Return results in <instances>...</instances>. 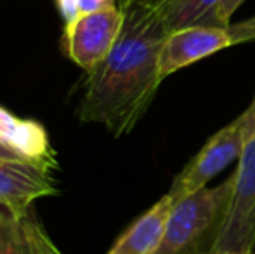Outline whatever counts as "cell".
<instances>
[{
  "label": "cell",
  "instance_id": "1",
  "mask_svg": "<svg viewBox=\"0 0 255 254\" xmlns=\"http://www.w3.org/2000/svg\"><path fill=\"white\" fill-rule=\"evenodd\" d=\"M124 10L120 38L108 58L89 73L78 106L82 122L101 124L115 138L128 134L153 103L163 82L158 56L168 33L156 0H135Z\"/></svg>",
  "mask_w": 255,
  "mask_h": 254
},
{
  "label": "cell",
  "instance_id": "2",
  "mask_svg": "<svg viewBox=\"0 0 255 254\" xmlns=\"http://www.w3.org/2000/svg\"><path fill=\"white\" fill-rule=\"evenodd\" d=\"M233 174L221 185L203 187L179 200L168 214L154 254H212L233 195Z\"/></svg>",
  "mask_w": 255,
  "mask_h": 254
},
{
  "label": "cell",
  "instance_id": "3",
  "mask_svg": "<svg viewBox=\"0 0 255 254\" xmlns=\"http://www.w3.org/2000/svg\"><path fill=\"white\" fill-rule=\"evenodd\" d=\"M255 126V98L250 106L231 124L217 131L174 180L168 195L179 200L189 193L207 187L208 181L226 169L235 159H240Z\"/></svg>",
  "mask_w": 255,
  "mask_h": 254
},
{
  "label": "cell",
  "instance_id": "4",
  "mask_svg": "<svg viewBox=\"0 0 255 254\" xmlns=\"http://www.w3.org/2000/svg\"><path fill=\"white\" fill-rule=\"evenodd\" d=\"M233 195L212 253L252 254L255 248V126L233 173Z\"/></svg>",
  "mask_w": 255,
  "mask_h": 254
},
{
  "label": "cell",
  "instance_id": "5",
  "mask_svg": "<svg viewBox=\"0 0 255 254\" xmlns=\"http://www.w3.org/2000/svg\"><path fill=\"white\" fill-rule=\"evenodd\" d=\"M125 24V10L118 5L82 14L64 26V47L75 64L91 73L113 51Z\"/></svg>",
  "mask_w": 255,
  "mask_h": 254
},
{
  "label": "cell",
  "instance_id": "6",
  "mask_svg": "<svg viewBox=\"0 0 255 254\" xmlns=\"http://www.w3.org/2000/svg\"><path fill=\"white\" fill-rule=\"evenodd\" d=\"M233 45L228 28L221 26H186L168 31L158 56L160 78H167L181 68L202 61L215 52Z\"/></svg>",
  "mask_w": 255,
  "mask_h": 254
},
{
  "label": "cell",
  "instance_id": "7",
  "mask_svg": "<svg viewBox=\"0 0 255 254\" xmlns=\"http://www.w3.org/2000/svg\"><path fill=\"white\" fill-rule=\"evenodd\" d=\"M51 169L28 160L0 159V206L23 216L35 200L54 195L56 188Z\"/></svg>",
  "mask_w": 255,
  "mask_h": 254
},
{
  "label": "cell",
  "instance_id": "8",
  "mask_svg": "<svg viewBox=\"0 0 255 254\" xmlns=\"http://www.w3.org/2000/svg\"><path fill=\"white\" fill-rule=\"evenodd\" d=\"M174 206L172 197L163 195L120 235L108 254H154L160 248L168 214Z\"/></svg>",
  "mask_w": 255,
  "mask_h": 254
},
{
  "label": "cell",
  "instance_id": "9",
  "mask_svg": "<svg viewBox=\"0 0 255 254\" xmlns=\"http://www.w3.org/2000/svg\"><path fill=\"white\" fill-rule=\"evenodd\" d=\"M0 141L14 148L30 162L54 167V152L42 124L28 119H17L14 113L0 106Z\"/></svg>",
  "mask_w": 255,
  "mask_h": 254
},
{
  "label": "cell",
  "instance_id": "10",
  "mask_svg": "<svg viewBox=\"0 0 255 254\" xmlns=\"http://www.w3.org/2000/svg\"><path fill=\"white\" fill-rule=\"evenodd\" d=\"M221 2L222 0H156V9L167 31L198 24L221 26L217 19Z\"/></svg>",
  "mask_w": 255,
  "mask_h": 254
},
{
  "label": "cell",
  "instance_id": "11",
  "mask_svg": "<svg viewBox=\"0 0 255 254\" xmlns=\"http://www.w3.org/2000/svg\"><path fill=\"white\" fill-rule=\"evenodd\" d=\"M21 218L0 206V254H26V241Z\"/></svg>",
  "mask_w": 255,
  "mask_h": 254
},
{
  "label": "cell",
  "instance_id": "12",
  "mask_svg": "<svg viewBox=\"0 0 255 254\" xmlns=\"http://www.w3.org/2000/svg\"><path fill=\"white\" fill-rule=\"evenodd\" d=\"M21 223L26 241V254H63L31 211L23 214Z\"/></svg>",
  "mask_w": 255,
  "mask_h": 254
},
{
  "label": "cell",
  "instance_id": "13",
  "mask_svg": "<svg viewBox=\"0 0 255 254\" xmlns=\"http://www.w3.org/2000/svg\"><path fill=\"white\" fill-rule=\"evenodd\" d=\"M228 31L231 35L233 45L255 40V16L249 17V19L238 21V23H231L228 26Z\"/></svg>",
  "mask_w": 255,
  "mask_h": 254
},
{
  "label": "cell",
  "instance_id": "14",
  "mask_svg": "<svg viewBox=\"0 0 255 254\" xmlns=\"http://www.w3.org/2000/svg\"><path fill=\"white\" fill-rule=\"evenodd\" d=\"M245 2V0H222L221 5L217 10V19L219 24L224 28H228L231 24V16L240 9V5Z\"/></svg>",
  "mask_w": 255,
  "mask_h": 254
},
{
  "label": "cell",
  "instance_id": "15",
  "mask_svg": "<svg viewBox=\"0 0 255 254\" xmlns=\"http://www.w3.org/2000/svg\"><path fill=\"white\" fill-rule=\"evenodd\" d=\"M57 7L61 10V16L64 19V24L75 21L80 14V9H78V0H57Z\"/></svg>",
  "mask_w": 255,
  "mask_h": 254
},
{
  "label": "cell",
  "instance_id": "16",
  "mask_svg": "<svg viewBox=\"0 0 255 254\" xmlns=\"http://www.w3.org/2000/svg\"><path fill=\"white\" fill-rule=\"evenodd\" d=\"M110 5H117V0H78L80 14L96 12V10H101Z\"/></svg>",
  "mask_w": 255,
  "mask_h": 254
},
{
  "label": "cell",
  "instance_id": "17",
  "mask_svg": "<svg viewBox=\"0 0 255 254\" xmlns=\"http://www.w3.org/2000/svg\"><path fill=\"white\" fill-rule=\"evenodd\" d=\"M0 159H5V160H26L21 153H17L14 148L7 146L3 141H0ZM30 162V160H28Z\"/></svg>",
  "mask_w": 255,
  "mask_h": 254
},
{
  "label": "cell",
  "instance_id": "18",
  "mask_svg": "<svg viewBox=\"0 0 255 254\" xmlns=\"http://www.w3.org/2000/svg\"><path fill=\"white\" fill-rule=\"evenodd\" d=\"M132 2H135V0H122V2H120V7H122V9H124V7L130 5Z\"/></svg>",
  "mask_w": 255,
  "mask_h": 254
}]
</instances>
